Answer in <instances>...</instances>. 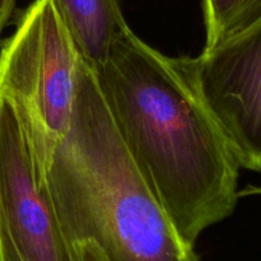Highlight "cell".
<instances>
[{"mask_svg":"<svg viewBox=\"0 0 261 261\" xmlns=\"http://www.w3.org/2000/svg\"><path fill=\"white\" fill-rule=\"evenodd\" d=\"M0 261H75L17 112L0 98Z\"/></svg>","mask_w":261,"mask_h":261,"instance_id":"4","label":"cell"},{"mask_svg":"<svg viewBox=\"0 0 261 261\" xmlns=\"http://www.w3.org/2000/svg\"><path fill=\"white\" fill-rule=\"evenodd\" d=\"M92 70L135 163L195 246L205 229L233 213L241 166L188 56L165 55L129 28Z\"/></svg>","mask_w":261,"mask_h":261,"instance_id":"1","label":"cell"},{"mask_svg":"<svg viewBox=\"0 0 261 261\" xmlns=\"http://www.w3.org/2000/svg\"><path fill=\"white\" fill-rule=\"evenodd\" d=\"M82 61L53 0H33L0 45V98L17 112L45 178L70 126Z\"/></svg>","mask_w":261,"mask_h":261,"instance_id":"3","label":"cell"},{"mask_svg":"<svg viewBox=\"0 0 261 261\" xmlns=\"http://www.w3.org/2000/svg\"><path fill=\"white\" fill-rule=\"evenodd\" d=\"M75 261H107L103 252L92 241H82L73 245Z\"/></svg>","mask_w":261,"mask_h":261,"instance_id":"8","label":"cell"},{"mask_svg":"<svg viewBox=\"0 0 261 261\" xmlns=\"http://www.w3.org/2000/svg\"><path fill=\"white\" fill-rule=\"evenodd\" d=\"M188 64L241 168L261 172V17Z\"/></svg>","mask_w":261,"mask_h":261,"instance_id":"5","label":"cell"},{"mask_svg":"<svg viewBox=\"0 0 261 261\" xmlns=\"http://www.w3.org/2000/svg\"><path fill=\"white\" fill-rule=\"evenodd\" d=\"M260 193H261V191H260Z\"/></svg>","mask_w":261,"mask_h":261,"instance_id":"10","label":"cell"},{"mask_svg":"<svg viewBox=\"0 0 261 261\" xmlns=\"http://www.w3.org/2000/svg\"><path fill=\"white\" fill-rule=\"evenodd\" d=\"M17 0H0V36L14 12Z\"/></svg>","mask_w":261,"mask_h":261,"instance_id":"9","label":"cell"},{"mask_svg":"<svg viewBox=\"0 0 261 261\" xmlns=\"http://www.w3.org/2000/svg\"><path fill=\"white\" fill-rule=\"evenodd\" d=\"M46 182L71 247L92 241L107 261H200L130 154L84 60Z\"/></svg>","mask_w":261,"mask_h":261,"instance_id":"2","label":"cell"},{"mask_svg":"<svg viewBox=\"0 0 261 261\" xmlns=\"http://www.w3.org/2000/svg\"><path fill=\"white\" fill-rule=\"evenodd\" d=\"M82 59L92 69L106 61L129 30L120 0H53Z\"/></svg>","mask_w":261,"mask_h":261,"instance_id":"6","label":"cell"},{"mask_svg":"<svg viewBox=\"0 0 261 261\" xmlns=\"http://www.w3.org/2000/svg\"><path fill=\"white\" fill-rule=\"evenodd\" d=\"M205 46L216 47L261 17V0H203Z\"/></svg>","mask_w":261,"mask_h":261,"instance_id":"7","label":"cell"}]
</instances>
